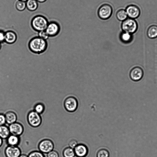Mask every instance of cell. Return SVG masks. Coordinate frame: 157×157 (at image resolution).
Listing matches in <instances>:
<instances>
[{"label":"cell","mask_w":157,"mask_h":157,"mask_svg":"<svg viewBox=\"0 0 157 157\" xmlns=\"http://www.w3.org/2000/svg\"><path fill=\"white\" fill-rule=\"evenodd\" d=\"M28 46L31 52L39 54L46 50L48 43L46 40L39 37H36L33 38L30 40Z\"/></svg>","instance_id":"1"},{"label":"cell","mask_w":157,"mask_h":157,"mask_svg":"<svg viewBox=\"0 0 157 157\" xmlns=\"http://www.w3.org/2000/svg\"><path fill=\"white\" fill-rule=\"evenodd\" d=\"M31 24L33 29L39 32L45 30L48 23L45 17L39 15L35 16L33 18Z\"/></svg>","instance_id":"2"},{"label":"cell","mask_w":157,"mask_h":157,"mask_svg":"<svg viewBox=\"0 0 157 157\" xmlns=\"http://www.w3.org/2000/svg\"><path fill=\"white\" fill-rule=\"evenodd\" d=\"M121 28L124 32L132 34L135 32L138 28V25L134 19L129 18L123 21Z\"/></svg>","instance_id":"3"},{"label":"cell","mask_w":157,"mask_h":157,"mask_svg":"<svg viewBox=\"0 0 157 157\" xmlns=\"http://www.w3.org/2000/svg\"><path fill=\"white\" fill-rule=\"evenodd\" d=\"M27 119L29 124L34 128L39 127L42 123V118L40 114L34 110L31 111L29 113Z\"/></svg>","instance_id":"4"},{"label":"cell","mask_w":157,"mask_h":157,"mask_svg":"<svg viewBox=\"0 0 157 157\" xmlns=\"http://www.w3.org/2000/svg\"><path fill=\"white\" fill-rule=\"evenodd\" d=\"M113 13V8L110 5L104 4L101 5L98 10L99 17L102 20H107L111 16Z\"/></svg>","instance_id":"5"},{"label":"cell","mask_w":157,"mask_h":157,"mask_svg":"<svg viewBox=\"0 0 157 157\" xmlns=\"http://www.w3.org/2000/svg\"><path fill=\"white\" fill-rule=\"evenodd\" d=\"M38 147L40 151L43 153H48L53 150L54 144L51 140L44 139L39 143Z\"/></svg>","instance_id":"6"},{"label":"cell","mask_w":157,"mask_h":157,"mask_svg":"<svg viewBox=\"0 0 157 157\" xmlns=\"http://www.w3.org/2000/svg\"><path fill=\"white\" fill-rule=\"evenodd\" d=\"M64 106L67 111L70 112H74L78 107V102L75 97L72 96L69 97L65 99Z\"/></svg>","instance_id":"7"},{"label":"cell","mask_w":157,"mask_h":157,"mask_svg":"<svg viewBox=\"0 0 157 157\" xmlns=\"http://www.w3.org/2000/svg\"><path fill=\"white\" fill-rule=\"evenodd\" d=\"M8 127L11 134L19 136L22 134L24 131L23 126L17 122L10 124Z\"/></svg>","instance_id":"8"},{"label":"cell","mask_w":157,"mask_h":157,"mask_svg":"<svg viewBox=\"0 0 157 157\" xmlns=\"http://www.w3.org/2000/svg\"><path fill=\"white\" fill-rule=\"evenodd\" d=\"M60 29L59 26L57 23L52 22L48 23L45 31L49 36H54L58 34Z\"/></svg>","instance_id":"9"},{"label":"cell","mask_w":157,"mask_h":157,"mask_svg":"<svg viewBox=\"0 0 157 157\" xmlns=\"http://www.w3.org/2000/svg\"><path fill=\"white\" fill-rule=\"evenodd\" d=\"M5 154L6 157H19L21 151L17 146H8L5 149Z\"/></svg>","instance_id":"10"},{"label":"cell","mask_w":157,"mask_h":157,"mask_svg":"<svg viewBox=\"0 0 157 157\" xmlns=\"http://www.w3.org/2000/svg\"><path fill=\"white\" fill-rule=\"evenodd\" d=\"M130 77L133 81H137L140 80L144 75L143 69L140 67H133L130 72Z\"/></svg>","instance_id":"11"},{"label":"cell","mask_w":157,"mask_h":157,"mask_svg":"<svg viewBox=\"0 0 157 157\" xmlns=\"http://www.w3.org/2000/svg\"><path fill=\"white\" fill-rule=\"evenodd\" d=\"M128 16L132 19H135L138 17L140 14L139 8L136 6L130 5L128 6L126 10Z\"/></svg>","instance_id":"12"},{"label":"cell","mask_w":157,"mask_h":157,"mask_svg":"<svg viewBox=\"0 0 157 157\" xmlns=\"http://www.w3.org/2000/svg\"><path fill=\"white\" fill-rule=\"evenodd\" d=\"M74 149L75 155L77 157H85L88 153L87 146L83 144H78Z\"/></svg>","instance_id":"13"},{"label":"cell","mask_w":157,"mask_h":157,"mask_svg":"<svg viewBox=\"0 0 157 157\" xmlns=\"http://www.w3.org/2000/svg\"><path fill=\"white\" fill-rule=\"evenodd\" d=\"M17 39V35L13 31H9L5 33V41L7 44H12Z\"/></svg>","instance_id":"14"},{"label":"cell","mask_w":157,"mask_h":157,"mask_svg":"<svg viewBox=\"0 0 157 157\" xmlns=\"http://www.w3.org/2000/svg\"><path fill=\"white\" fill-rule=\"evenodd\" d=\"M19 137L12 134L10 135L6 139V142L8 146H17L20 142Z\"/></svg>","instance_id":"15"},{"label":"cell","mask_w":157,"mask_h":157,"mask_svg":"<svg viewBox=\"0 0 157 157\" xmlns=\"http://www.w3.org/2000/svg\"><path fill=\"white\" fill-rule=\"evenodd\" d=\"M6 123L9 125L16 122L17 119L16 114L12 111L7 112L5 114Z\"/></svg>","instance_id":"16"},{"label":"cell","mask_w":157,"mask_h":157,"mask_svg":"<svg viewBox=\"0 0 157 157\" xmlns=\"http://www.w3.org/2000/svg\"><path fill=\"white\" fill-rule=\"evenodd\" d=\"M9 127L4 125L0 126V137L3 139H6L10 135Z\"/></svg>","instance_id":"17"},{"label":"cell","mask_w":157,"mask_h":157,"mask_svg":"<svg viewBox=\"0 0 157 157\" xmlns=\"http://www.w3.org/2000/svg\"><path fill=\"white\" fill-rule=\"evenodd\" d=\"M27 8L29 11H33L36 10L38 7V3L36 0H27L26 2Z\"/></svg>","instance_id":"18"},{"label":"cell","mask_w":157,"mask_h":157,"mask_svg":"<svg viewBox=\"0 0 157 157\" xmlns=\"http://www.w3.org/2000/svg\"><path fill=\"white\" fill-rule=\"evenodd\" d=\"M147 34L148 37L151 39H154L157 37V26L152 25L148 29Z\"/></svg>","instance_id":"19"},{"label":"cell","mask_w":157,"mask_h":157,"mask_svg":"<svg viewBox=\"0 0 157 157\" xmlns=\"http://www.w3.org/2000/svg\"><path fill=\"white\" fill-rule=\"evenodd\" d=\"M116 16L119 20L121 21L125 20L128 17L126 10L124 9L118 10L116 13Z\"/></svg>","instance_id":"20"},{"label":"cell","mask_w":157,"mask_h":157,"mask_svg":"<svg viewBox=\"0 0 157 157\" xmlns=\"http://www.w3.org/2000/svg\"><path fill=\"white\" fill-rule=\"evenodd\" d=\"M63 154L64 157H74L75 155L74 149L70 147L63 150Z\"/></svg>","instance_id":"21"},{"label":"cell","mask_w":157,"mask_h":157,"mask_svg":"<svg viewBox=\"0 0 157 157\" xmlns=\"http://www.w3.org/2000/svg\"><path fill=\"white\" fill-rule=\"evenodd\" d=\"M121 40L124 43H128L132 40V36L131 34L123 32L120 35Z\"/></svg>","instance_id":"22"},{"label":"cell","mask_w":157,"mask_h":157,"mask_svg":"<svg viewBox=\"0 0 157 157\" xmlns=\"http://www.w3.org/2000/svg\"><path fill=\"white\" fill-rule=\"evenodd\" d=\"M15 6L16 9L18 11L24 10L26 7V2L18 0L16 3Z\"/></svg>","instance_id":"23"},{"label":"cell","mask_w":157,"mask_h":157,"mask_svg":"<svg viewBox=\"0 0 157 157\" xmlns=\"http://www.w3.org/2000/svg\"><path fill=\"white\" fill-rule=\"evenodd\" d=\"M44 106L43 104L38 103L35 105L34 110L37 113L40 114L44 112Z\"/></svg>","instance_id":"24"},{"label":"cell","mask_w":157,"mask_h":157,"mask_svg":"<svg viewBox=\"0 0 157 157\" xmlns=\"http://www.w3.org/2000/svg\"><path fill=\"white\" fill-rule=\"evenodd\" d=\"M109 153L108 150L105 149L99 150L97 154V157H109Z\"/></svg>","instance_id":"25"},{"label":"cell","mask_w":157,"mask_h":157,"mask_svg":"<svg viewBox=\"0 0 157 157\" xmlns=\"http://www.w3.org/2000/svg\"><path fill=\"white\" fill-rule=\"evenodd\" d=\"M28 156V157H45L43 153L37 151L31 152Z\"/></svg>","instance_id":"26"},{"label":"cell","mask_w":157,"mask_h":157,"mask_svg":"<svg viewBox=\"0 0 157 157\" xmlns=\"http://www.w3.org/2000/svg\"><path fill=\"white\" fill-rule=\"evenodd\" d=\"M38 36V37L45 40H47L49 37L45 30L39 32Z\"/></svg>","instance_id":"27"},{"label":"cell","mask_w":157,"mask_h":157,"mask_svg":"<svg viewBox=\"0 0 157 157\" xmlns=\"http://www.w3.org/2000/svg\"><path fill=\"white\" fill-rule=\"evenodd\" d=\"M47 154V157H59V153L56 151L53 150Z\"/></svg>","instance_id":"28"},{"label":"cell","mask_w":157,"mask_h":157,"mask_svg":"<svg viewBox=\"0 0 157 157\" xmlns=\"http://www.w3.org/2000/svg\"><path fill=\"white\" fill-rule=\"evenodd\" d=\"M6 123L5 114L0 113V126L4 125Z\"/></svg>","instance_id":"29"},{"label":"cell","mask_w":157,"mask_h":157,"mask_svg":"<svg viewBox=\"0 0 157 157\" xmlns=\"http://www.w3.org/2000/svg\"><path fill=\"white\" fill-rule=\"evenodd\" d=\"M78 144L77 141L75 140L70 141L69 143V147L73 149Z\"/></svg>","instance_id":"30"},{"label":"cell","mask_w":157,"mask_h":157,"mask_svg":"<svg viewBox=\"0 0 157 157\" xmlns=\"http://www.w3.org/2000/svg\"><path fill=\"white\" fill-rule=\"evenodd\" d=\"M5 33L2 31H0V43L5 41Z\"/></svg>","instance_id":"31"},{"label":"cell","mask_w":157,"mask_h":157,"mask_svg":"<svg viewBox=\"0 0 157 157\" xmlns=\"http://www.w3.org/2000/svg\"><path fill=\"white\" fill-rule=\"evenodd\" d=\"M3 143L2 139L0 137V147L2 145Z\"/></svg>","instance_id":"32"},{"label":"cell","mask_w":157,"mask_h":157,"mask_svg":"<svg viewBox=\"0 0 157 157\" xmlns=\"http://www.w3.org/2000/svg\"><path fill=\"white\" fill-rule=\"evenodd\" d=\"M19 157H28V156L25 154H21Z\"/></svg>","instance_id":"33"},{"label":"cell","mask_w":157,"mask_h":157,"mask_svg":"<svg viewBox=\"0 0 157 157\" xmlns=\"http://www.w3.org/2000/svg\"><path fill=\"white\" fill-rule=\"evenodd\" d=\"M37 2L42 3L45 2L46 0H36Z\"/></svg>","instance_id":"34"},{"label":"cell","mask_w":157,"mask_h":157,"mask_svg":"<svg viewBox=\"0 0 157 157\" xmlns=\"http://www.w3.org/2000/svg\"><path fill=\"white\" fill-rule=\"evenodd\" d=\"M18 0L21 1L26 2L27 0Z\"/></svg>","instance_id":"35"},{"label":"cell","mask_w":157,"mask_h":157,"mask_svg":"<svg viewBox=\"0 0 157 157\" xmlns=\"http://www.w3.org/2000/svg\"><path fill=\"white\" fill-rule=\"evenodd\" d=\"M1 43H0V50L1 49Z\"/></svg>","instance_id":"36"},{"label":"cell","mask_w":157,"mask_h":157,"mask_svg":"<svg viewBox=\"0 0 157 157\" xmlns=\"http://www.w3.org/2000/svg\"></svg>","instance_id":"37"}]
</instances>
